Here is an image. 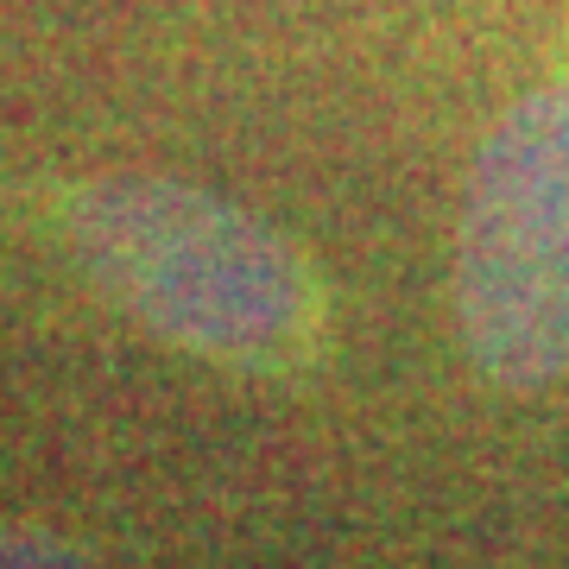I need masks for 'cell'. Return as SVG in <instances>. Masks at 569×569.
<instances>
[{
	"label": "cell",
	"instance_id": "6da1fadb",
	"mask_svg": "<svg viewBox=\"0 0 569 569\" xmlns=\"http://www.w3.org/2000/svg\"><path fill=\"white\" fill-rule=\"evenodd\" d=\"M82 279L146 336L216 367H305L323 342V284L305 247L203 183L102 171L63 197Z\"/></svg>",
	"mask_w": 569,
	"mask_h": 569
},
{
	"label": "cell",
	"instance_id": "7a4b0ae2",
	"mask_svg": "<svg viewBox=\"0 0 569 569\" xmlns=\"http://www.w3.org/2000/svg\"><path fill=\"white\" fill-rule=\"evenodd\" d=\"M449 305L488 387L545 392L569 380V77L507 102L475 146Z\"/></svg>",
	"mask_w": 569,
	"mask_h": 569
},
{
	"label": "cell",
	"instance_id": "3957f363",
	"mask_svg": "<svg viewBox=\"0 0 569 569\" xmlns=\"http://www.w3.org/2000/svg\"><path fill=\"white\" fill-rule=\"evenodd\" d=\"M0 569H102L51 526H0Z\"/></svg>",
	"mask_w": 569,
	"mask_h": 569
}]
</instances>
